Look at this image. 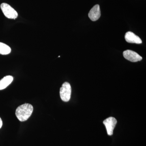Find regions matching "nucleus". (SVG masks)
Returning <instances> with one entry per match:
<instances>
[{"label":"nucleus","instance_id":"obj_7","mask_svg":"<svg viewBox=\"0 0 146 146\" xmlns=\"http://www.w3.org/2000/svg\"><path fill=\"white\" fill-rule=\"evenodd\" d=\"M125 38L128 43H135L136 44H141L142 41L141 38L133 32L128 31L126 33Z\"/></svg>","mask_w":146,"mask_h":146},{"label":"nucleus","instance_id":"obj_2","mask_svg":"<svg viewBox=\"0 0 146 146\" xmlns=\"http://www.w3.org/2000/svg\"><path fill=\"white\" fill-rule=\"evenodd\" d=\"M72 88L70 84L65 82L62 84L60 89V95L61 99L63 102H68L71 98Z\"/></svg>","mask_w":146,"mask_h":146},{"label":"nucleus","instance_id":"obj_6","mask_svg":"<svg viewBox=\"0 0 146 146\" xmlns=\"http://www.w3.org/2000/svg\"><path fill=\"white\" fill-rule=\"evenodd\" d=\"M88 16L92 21H96L98 20L101 16L100 5H96L94 6L89 11Z\"/></svg>","mask_w":146,"mask_h":146},{"label":"nucleus","instance_id":"obj_4","mask_svg":"<svg viewBox=\"0 0 146 146\" xmlns=\"http://www.w3.org/2000/svg\"><path fill=\"white\" fill-rule=\"evenodd\" d=\"M117 122V119L113 117H110L104 121L103 124L105 126L108 134L109 136L113 135V130Z\"/></svg>","mask_w":146,"mask_h":146},{"label":"nucleus","instance_id":"obj_3","mask_svg":"<svg viewBox=\"0 0 146 146\" xmlns=\"http://www.w3.org/2000/svg\"><path fill=\"white\" fill-rule=\"evenodd\" d=\"M1 8L3 13L7 18L15 19L18 17V13L17 11L8 4L3 3L1 4Z\"/></svg>","mask_w":146,"mask_h":146},{"label":"nucleus","instance_id":"obj_5","mask_svg":"<svg viewBox=\"0 0 146 146\" xmlns=\"http://www.w3.org/2000/svg\"><path fill=\"white\" fill-rule=\"evenodd\" d=\"M123 55L125 59L132 62H136L143 59L140 55L137 53L131 50H127L123 52Z\"/></svg>","mask_w":146,"mask_h":146},{"label":"nucleus","instance_id":"obj_9","mask_svg":"<svg viewBox=\"0 0 146 146\" xmlns=\"http://www.w3.org/2000/svg\"><path fill=\"white\" fill-rule=\"evenodd\" d=\"M11 52V49L8 45L0 42V54L7 55L9 54Z\"/></svg>","mask_w":146,"mask_h":146},{"label":"nucleus","instance_id":"obj_10","mask_svg":"<svg viewBox=\"0 0 146 146\" xmlns=\"http://www.w3.org/2000/svg\"><path fill=\"white\" fill-rule=\"evenodd\" d=\"M3 125V121L1 119V118L0 117V129L1 128L2 126Z\"/></svg>","mask_w":146,"mask_h":146},{"label":"nucleus","instance_id":"obj_1","mask_svg":"<svg viewBox=\"0 0 146 146\" xmlns=\"http://www.w3.org/2000/svg\"><path fill=\"white\" fill-rule=\"evenodd\" d=\"M33 110V107L29 104H25L18 106L16 110V115L18 119L23 122L28 119Z\"/></svg>","mask_w":146,"mask_h":146},{"label":"nucleus","instance_id":"obj_8","mask_svg":"<svg viewBox=\"0 0 146 146\" xmlns=\"http://www.w3.org/2000/svg\"><path fill=\"white\" fill-rule=\"evenodd\" d=\"M13 78L11 76H7L0 80V90H3L7 87L13 81Z\"/></svg>","mask_w":146,"mask_h":146}]
</instances>
